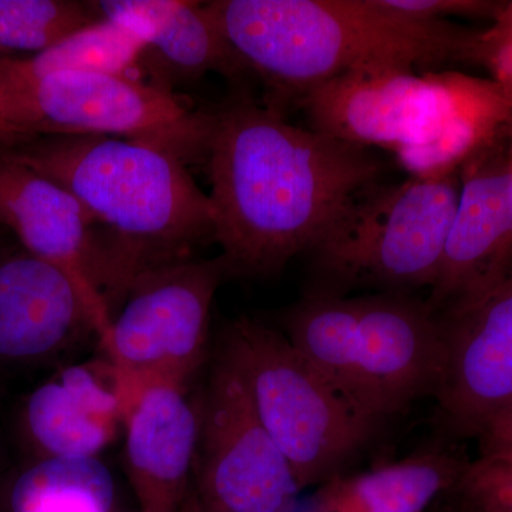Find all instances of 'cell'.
<instances>
[{
  "label": "cell",
  "instance_id": "2e32d148",
  "mask_svg": "<svg viewBox=\"0 0 512 512\" xmlns=\"http://www.w3.org/2000/svg\"><path fill=\"white\" fill-rule=\"evenodd\" d=\"M124 423L109 360L64 367L29 394L22 429L37 457H97Z\"/></svg>",
  "mask_w": 512,
  "mask_h": 512
},
{
  "label": "cell",
  "instance_id": "7c38bea8",
  "mask_svg": "<svg viewBox=\"0 0 512 512\" xmlns=\"http://www.w3.org/2000/svg\"><path fill=\"white\" fill-rule=\"evenodd\" d=\"M439 320L444 365L433 423L440 439H476L512 404V272L473 305Z\"/></svg>",
  "mask_w": 512,
  "mask_h": 512
},
{
  "label": "cell",
  "instance_id": "9c48e42d",
  "mask_svg": "<svg viewBox=\"0 0 512 512\" xmlns=\"http://www.w3.org/2000/svg\"><path fill=\"white\" fill-rule=\"evenodd\" d=\"M227 278L221 256H194L148 271L128 289L100 343L116 375L124 420L150 387L188 389L207 362L212 302Z\"/></svg>",
  "mask_w": 512,
  "mask_h": 512
},
{
  "label": "cell",
  "instance_id": "6da1fadb",
  "mask_svg": "<svg viewBox=\"0 0 512 512\" xmlns=\"http://www.w3.org/2000/svg\"><path fill=\"white\" fill-rule=\"evenodd\" d=\"M204 165L228 276L272 275L311 251L383 171L370 148L292 126L247 100L212 111Z\"/></svg>",
  "mask_w": 512,
  "mask_h": 512
},
{
  "label": "cell",
  "instance_id": "52a82bcc",
  "mask_svg": "<svg viewBox=\"0 0 512 512\" xmlns=\"http://www.w3.org/2000/svg\"><path fill=\"white\" fill-rule=\"evenodd\" d=\"M460 195V174L409 177L357 191L311 249L315 289L386 293L430 291Z\"/></svg>",
  "mask_w": 512,
  "mask_h": 512
},
{
  "label": "cell",
  "instance_id": "d6986e66",
  "mask_svg": "<svg viewBox=\"0 0 512 512\" xmlns=\"http://www.w3.org/2000/svg\"><path fill=\"white\" fill-rule=\"evenodd\" d=\"M144 46L107 19H97L35 56L0 60V83H29L56 73H107L144 80ZM146 82V80H144Z\"/></svg>",
  "mask_w": 512,
  "mask_h": 512
},
{
  "label": "cell",
  "instance_id": "cb8c5ba5",
  "mask_svg": "<svg viewBox=\"0 0 512 512\" xmlns=\"http://www.w3.org/2000/svg\"><path fill=\"white\" fill-rule=\"evenodd\" d=\"M476 440L478 457L512 461V404L488 421Z\"/></svg>",
  "mask_w": 512,
  "mask_h": 512
},
{
  "label": "cell",
  "instance_id": "ac0fdd59",
  "mask_svg": "<svg viewBox=\"0 0 512 512\" xmlns=\"http://www.w3.org/2000/svg\"><path fill=\"white\" fill-rule=\"evenodd\" d=\"M144 80L171 90L174 82L195 80L208 72L238 77L247 67L228 45L207 3L180 0L141 57Z\"/></svg>",
  "mask_w": 512,
  "mask_h": 512
},
{
  "label": "cell",
  "instance_id": "603a6c76",
  "mask_svg": "<svg viewBox=\"0 0 512 512\" xmlns=\"http://www.w3.org/2000/svg\"><path fill=\"white\" fill-rule=\"evenodd\" d=\"M384 6L404 18L420 22H439L446 16L497 18L504 3L487 0H383Z\"/></svg>",
  "mask_w": 512,
  "mask_h": 512
},
{
  "label": "cell",
  "instance_id": "484cf974",
  "mask_svg": "<svg viewBox=\"0 0 512 512\" xmlns=\"http://www.w3.org/2000/svg\"><path fill=\"white\" fill-rule=\"evenodd\" d=\"M494 25L512 35V2L504 3L503 9L494 20Z\"/></svg>",
  "mask_w": 512,
  "mask_h": 512
},
{
  "label": "cell",
  "instance_id": "e0dca14e",
  "mask_svg": "<svg viewBox=\"0 0 512 512\" xmlns=\"http://www.w3.org/2000/svg\"><path fill=\"white\" fill-rule=\"evenodd\" d=\"M468 464L456 441L439 437L409 456L320 485L311 512H440Z\"/></svg>",
  "mask_w": 512,
  "mask_h": 512
},
{
  "label": "cell",
  "instance_id": "8fae6325",
  "mask_svg": "<svg viewBox=\"0 0 512 512\" xmlns=\"http://www.w3.org/2000/svg\"><path fill=\"white\" fill-rule=\"evenodd\" d=\"M505 137L458 171L460 195L439 278L424 299L439 319L473 305L512 272V147L504 153Z\"/></svg>",
  "mask_w": 512,
  "mask_h": 512
},
{
  "label": "cell",
  "instance_id": "4316f807",
  "mask_svg": "<svg viewBox=\"0 0 512 512\" xmlns=\"http://www.w3.org/2000/svg\"><path fill=\"white\" fill-rule=\"evenodd\" d=\"M181 512H202V505L200 497H198L197 488H191L190 494H188Z\"/></svg>",
  "mask_w": 512,
  "mask_h": 512
},
{
  "label": "cell",
  "instance_id": "ffe728a7",
  "mask_svg": "<svg viewBox=\"0 0 512 512\" xmlns=\"http://www.w3.org/2000/svg\"><path fill=\"white\" fill-rule=\"evenodd\" d=\"M114 501V478L97 457L39 458L5 494L8 512H113Z\"/></svg>",
  "mask_w": 512,
  "mask_h": 512
},
{
  "label": "cell",
  "instance_id": "1f68e13d",
  "mask_svg": "<svg viewBox=\"0 0 512 512\" xmlns=\"http://www.w3.org/2000/svg\"><path fill=\"white\" fill-rule=\"evenodd\" d=\"M0 229H2V228H0Z\"/></svg>",
  "mask_w": 512,
  "mask_h": 512
},
{
  "label": "cell",
  "instance_id": "83f0119b",
  "mask_svg": "<svg viewBox=\"0 0 512 512\" xmlns=\"http://www.w3.org/2000/svg\"><path fill=\"white\" fill-rule=\"evenodd\" d=\"M440 512H474V511L466 510V508H463V507H460V505L454 504L450 498V500H448L447 503L443 505V508H441Z\"/></svg>",
  "mask_w": 512,
  "mask_h": 512
},
{
  "label": "cell",
  "instance_id": "5b68a950",
  "mask_svg": "<svg viewBox=\"0 0 512 512\" xmlns=\"http://www.w3.org/2000/svg\"><path fill=\"white\" fill-rule=\"evenodd\" d=\"M281 325L319 372L384 427L439 386L443 326L426 301L409 293L312 289L286 309Z\"/></svg>",
  "mask_w": 512,
  "mask_h": 512
},
{
  "label": "cell",
  "instance_id": "44dd1931",
  "mask_svg": "<svg viewBox=\"0 0 512 512\" xmlns=\"http://www.w3.org/2000/svg\"><path fill=\"white\" fill-rule=\"evenodd\" d=\"M97 19L92 2L0 0V60L35 56Z\"/></svg>",
  "mask_w": 512,
  "mask_h": 512
},
{
  "label": "cell",
  "instance_id": "4fadbf2b",
  "mask_svg": "<svg viewBox=\"0 0 512 512\" xmlns=\"http://www.w3.org/2000/svg\"><path fill=\"white\" fill-rule=\"evenodd\" d=\"M0 228L69 276L103 343L113 318L101 293L99 232L86 208L62 185L0 154Z\"/></svg>",
  "mask_w": 512,
  "mask_h": 512
},
{
  "label": "cell",
  "instance_id": "7a4b0ae2",
  "mask_svg": "<svg viewBox=\"0 0 512 512\" xmlns=\"http://www.w3.org/2000/svg\"><path fill=\"white\" fill-rule=\"evenodd\" d=\"M0 154L62 185L92 215L111 318L138 276L214 241L210 197L167 151L117 137L37 136Z\"/></svg>",
  "mask_w": 512,
  "mask_h": 512
},
{
  "label": "cell",
  "instance_id": "d4e9b609",
  "mask_svg": "<svg viewBox=\"0 0 512 512\" xmlns=\"http://www.w3.org/2000/svg\"><path fill=\"white\" fill-rule=\"evenodd\" d=\"M25 134L19 131V128L10 121L8 110H6L5 100H3L2 93H0V150L2 148L13 146L20 140H25Z\"/></svg>",
  "mask_w": 512,
  "mask_h": 512
},
{
  "label": "cell",
  "instance_id": "7402d4cb",
  "mask_svg": "<svg viewBox=\"0 0 512 512\" xmlns=\"http://www.w3.org/2000/svg\"><path fill=\"white\" fill-rule=\"evenodd\" d=\"M451 501L474 512H512V461H470Z\"/></svg>",
  "mask_w": 512,
  "mask_h": 512
},
{
  "label": "cell",
  "instance_id": "8992f818",
  "mask_svg": "<svg viewBox=\"0 0 512 512\" xmlns=\"http://www.w3.org/2000/svg\"><path fill=\"white\" fill-rule=\"evenodd\" d=\"M222 339L302 491L352 471L386 429L357 409L281 329L241 316Z\"/></svg>",
  "mask_w": 512,
  "mask_h": 512
},
{
  "label": "cell",
  "instance_id": "ba28073f",
  "mask_svg": "<svg viewBox=\"0 0 512 512\" xmlns=\"http://www.w3.org/2000/svg\"><path fill=\"white\" fill-rule=\"evenodd\" d=\"M10 121L26 137L106 136L167 151L204 165L212 111L134 77L56 73L29 83H0Z\"/></svg>",
  "mask_w": 512,
  "mask_h": 512
},
{
  "label": "cell",
  "instance_id": "d6a6232c",
  "mask_svg": "<svg viewBox=\"0 0 512 512\" xmlns=\"http://www.w3.org/2000/svg\"><path fill=\"white\" fill-rule=\"evenodd\" d=\"M512 147V146H511Z\"/></svg>",
  "mask_w": 512,
  "mask_h": 512
},
{
  "label": "cell",
  "instance_id": "4dcf8cb0",
  "mask_svg": "<svg viewBox=\"0 0 512 512\" xmlns=\"http://www.w3.org/2000/svg\"><path fill=\"white\" fill-rule=\"evenodd\" d=\"M508 138H510L511 146H512V120H511L510 128H508Z\"/></svg>",
  "mask_w": 512,
  "mask_h": 512
},
{
  "label": "cell",
  "instance_id": "277c9868",
  "mask_svg": "<svg viewBox=\"0 0 512 512\" xmlns=\"http://www.w3.org/2000/svg\"><path fill=\"white\" fill-rule=\"evenodd\" d=\"M313 130L389 150L409 177L460 171L507 136L512 100L494 80L376 67L340 74L302 96Z\"/></svg>",
  "mask_w": 512,
  "mask_h": 512
},
{
  "label": "cell",
  "instance_id": "f546056e",
  "mask_svg": "<svg viewBox=\"0 0 512 512\" xmlns=\"http://www.w3.org/2000/svg\"><path fill=\"white\" fill-rule=\"evenodd\" d=\"M8 247L9 245L3 244V242L0 241V254H2V252L5 251V249Z\"/></svg>",
  "mask_w": 512,
  "mask_h": 512
},
{
  "label": "cell",
  "instance_id": "3957f363",
  "mask_svg": "<svg viewBox=\"0 0 512 512\" xmlns=\"http://www.w3.org/2000/svg\"><path fill=\"white\" fill-rule=\"evenodd\" d=\"M207 8L245 67L282 93L303 96L355 70L480 62L483 32L404 18L383 0H215Z\"/></svg>",
  "mask_w": 512,
  "mask_h": 512
},
{
  "label": "cell",
  "instance_id": "f1b7e54d",
  "mask_svg": "<svg viewBox=\"0 0 512 512\" xmlns=\"http://www.w3.org/2000/svg\"><path fill=\"white\" fill-rule=\"evenodd\" d=\"M201 505H202V512H225V511L217 510V508L207 507V505H204L202 503H201Z\"/></svg>",
  "mask_w": 512,
  "mask_h": 512
},
{
  "label": "cell",
  "instance_id": "30bf717a",
  "mask_svg": "<svg viewBox=\"0 0 512 512\" xmlns=\"http://www.w3.org/2000/svg\"><path fill=\"white\" fill-rule=\"evenodd\" d=\"M198 497L225 512H288L301 488L261 421L237 357L221 340L198 403Z\"/></svg>",
  "mask_w": 512,
  "mask_h": 512
},
{
  "label": "cell",
  "instance_id": "5bb4252c",
  "mask_svg": "<svg viewBox=\"0 0 512 512\" xmlns=\"http://www.w3.org/2000/svg\"><path fill=\"white\" fill-rule=\"evenodd\" d=\"M92 332V315L69 276L22 247L0 254V365L45 362Z\"/></svg>",
  "mask_w": 512,
  "mask_h": 512
},
{
  "label": "cell",
  "instance_id": "9a60e30c",
  "mask_svg": "<svg viewBox=\"0 0 512 512\" xmlns=\"http://www.w3.org/2000/svg\"><path fill=\"white\" fill-rule=\"evenodd\" d=\"M126 470L140 512H181L195 470L200 412L187 390L154 386L126 420Z\"/></svg>",
  "mask_w": 512,
  "mask_h": 512
}]
</instances>
